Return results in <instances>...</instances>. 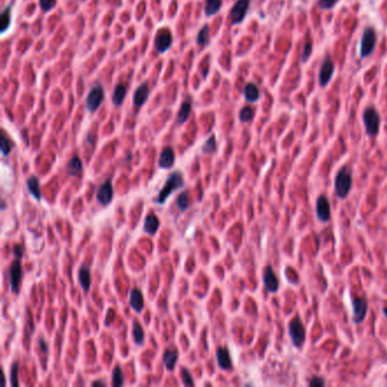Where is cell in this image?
<instances>
[{"instance_id":"cell-13","label":"cell","mask_w":387,"mask_h":387,"mask_svg":"<svg viewBox=\"0 0 387 387\" xmlns=\"http://www.w3.org/2000/svg\"><path fill=\"white\" fill-rule=\"evenodd\" d=\"M316 213L317 218L323 223H327L331 219V205L328 199L325 195H319L316 202Z\"/></svg>"},{"instance_id":"cell-32","label":"cell","mask_w":387,"mask_h":387,"mask_svg":"<svg viewBox=\"0 0 387 387\" xmlns=\"http://www.w3.org/2000/svg\"><path fill=\"white\" fill-rule=\"evenodd\" d=\"M10 24V6H7L0 16V28L1 32H5Z\"/></svg>"},{"instance_id":"cell-29","label":"cell","mask_w":387,"mask_h":387,"mask_svg":"<svg viewBox=\"0 0 387 387\" xmlns=\"http://www.w3.org/2000/svg\"><path fill=\"white\" fill-rule=\"evenodd\" d=\"M176 206L179 208L180 211H186L190 207V197L187 191H183L176 199Z\"/></svg>"},{"instance_id":"cell-22","label":"cell","mask_w":387,"mask_h":387,"mask_svg":"<svg viewBox=\"0 0 387 387\" xmlns=\"http://www.w3.org/2000/svg\"><path fill=\"white\" fill-rule=\"evenodd\" d=\"M243 95L245 100L249 101V103H256L260 98V91L255 83H248V84L244 86Z\"/></svg>"},{"instance_id":"cell-30","label":"cell","mask_w":387,"mask_h":387,"mask_svg":"<svg viewBox=\"0 0 387 387\" xmlns=\"http://www.w3.org/2000/svg\"><path fill=\"white\" fill-rule=\"evenodd\" d=\"M253 117H255V109L250 106H245L240 110L238 114V118L242 123H249L251 122Z\"/></svg>"},{"instance_id":"cell-26","label":"cell","mask_w":387,"mask_h":387,"mask_svg":"<svg viewBox=\"0 0 387 387\" xmlns=\"http://www.w3.org/2000/svg\"><path fill=\"white\" fill-rule=\"evenodd\" d=\"M191 109H192V106H191L190 103H182L179 113H177V117H176V124L177 125L184 124V123L189 119V116L191 114Z\"/></svg>"},{"instance_id":"cell-10","label":"cell","mask_w":387,"mask_h":387,"mask_svg":"<svg viewBox=\"0 0 387 387\" xmlns=\"http://www.w3.org/2000/svg\"><path fill=\"white\" fill-rule=\"evenodd\" d=\"M173 42L172 33L168 28H161L157 33V37L155 39V50L159 53H164L171 48Z\"/></svg>"},{"instance_id":"cell-20","label":"cell","mask_w":387,"mask_h":387,"mask_svg":"<svg viewBox=\"0 0 387 387\" xmlns=\"http://www.w3.org/2000/svg\"><path fill=\"white\" fill-rule=\"evenodd\" d=\"M78 283L81 285L84 292H88L91 286V273L89 267L81 266L78 270Z\"/></svg>"},{"instance_id":"cell-35","label":"cell","mask_w":387,"mask_h":387,"mask_svg":"<svg viewBox=\"0 0 387 387\" xmlns=\"http://www.w3.org/2000/svg\"><path fill=\"white\" fill-rule=\"evenodd\" d=\"M312 41H311V39H308L307 41L305 42V46H303V52H302V61L303 63H306V61H308L309 58L311 57V53H312Z\"/></svg>"},{"instance_id":"cell-43","label":"cell","mask_w":387,"mask_h":387,"mask_svg":"<svg viewBox=\"0 0 387 387\" xmlns=\"http://www.w3.org/2000/svg\"><path fill=\"white\" fill-rule=\"evenodd\" d=\"M39 344H40V346H41V348H42L43 352H47V344H46V342L43 341L42 338H40V339H39Z\"/></svg>"},{"instance_id":"cell-36","label":"cell","mask_w":387,"mask_h":387,"mask_svg":"<svg viewBox=\"0 0 387 387\" xmlns=\"http://www.w3.org/2000/svg\"><path fill=\"white\" fill-rule=\"evenodd\" d=\"M19 363H13L12 369H10V385L16 387L19 386Z\"/></svg>"},{"instance_id":"cell-11","label":"cell","mask_w":387,"mask_h":387,"mask_svg":"<svg viewBox=\"0 0 387 387\" xmlns=\"http://www.w3.org/2000/svg\"><path fill=\"white\" fill-rule=\"evenodd\" d=\"M353 310V321L356 324H360L366 319L368 311V301L364 298H357L352 300Z\"/></svg>"},{"instance_id":"cell-3","label":"cell","mask_w":387,"mask_h":387,"mask_svg":"<svg viewBox=\"0 0 387 387\" xmlns=\"http://www.w3.org/2000/svg\"><path fill=\"white\" fill-rule=\"evenodd\" d=\"M363 124L368 136L374 137L378 135L381 129V115L374 106H368L363 110Z\"/></svg>"},{"instance_id":"cell-9","label":"cell","mask_w":387,"mask_h":387,"mask_svg":"<svg viewBox=\"0 0 387 387\" xmlns=\"http://www.w3.org/2000/svg\"><path fill=\"white\" fill-rule=\"evenodd\" d=\"M23 278V268L20 258H15L9 268V284L13 293L20 292V285Z\"/></svg>"},{"instance_id":"cell-8","label":"cell","mask_w":387,"mask_h":387,"mask_svg":"<svg viewBox=\"0 0 387 387\" xmlns=\"http://www.w3.org/2000/svg\"><path fill=\"white\" fill-rule=\"evenodd\" d=\"M335 73V64L334 60L332 59V57L327 55L325 57L323 63H321L319 75H318V81H319V85L321 88L328 85V83L331 82L333 75Z\"/></svg>"},{"instance_id":"cell-12","label":"cell","mask_w":387,"mask_h":387,"mask_svg":"<svg viewBox=\"0 0 387 387\" xmlns=\"http://www.w3.org/2000/svg\"><path fill=\"white\" fill-rule=\"evenodd\" d=\"M113 198H114L113 182H111V180L109 179L100 185L99 190H98L97 192V199L101 205L107 206L113 201Z\"/></svg>"},{"instance_id":"cell-1","label":"cell","mask_w":387,"mask_h":387,"mask_svg":"<svg viewBox=\"0 0 387 387\" xmlns=\"http://www.w3.org/2000/svg\"><path fill=\"white\" fill-rule=\"evenodd\" d=\"M353 184V176L352 171L348 166H343L339 169L335 177V193L339 199H345L348 197Z\"/></svg>"},{"instance_id":"cell-4","label":"cell","mask_w":387,"mask_h":387,"mask_svg":"<svg viewBox=\"0 0 387 387\" xmlns=\"http://www.w3.org/2000/svg\"><path fill=\"white\" fill-rule=\"evenodd\" d=\"M376 43H377V34L374 27L367 26L364 28L362 37L360 41V56L361 58L364 59L367 57L371 56L372 52H375Z\"/></svg>"},{"instance_id":"cell-15","label":"cell","mask_w":387,"mask_h":387,"mask_svg":"<svg viewBox=\"0 0 387 387\" xmlns=\"http://www.w3.org/2000/svg\"><path fill=\"white\" fill-rule=\"evenodd\" d=\"M216 359L220 369H223V370H230V369H232V358H231L230 351L227 348L220 346V348L217 349Z\"/></svg>"},{"instance_id":"cell-27","label":"cell","mask_w":387,"mask_h":387,"mask_svg":"<svg viewBox=\"0 0 387 387\" xmlns=\"http://www.w3.org/2000/svg\"><path fill=\"white\" fill-rule=\"evenodd\" d=\"M83 171V164L82 160L77 155H75L70 160L67 165V172L70 175H78L79 173Z\"/></svg>"},{"instance_id":"cell-16","label":"cell","mask_w":387,"mask_h":387,"mask_svg":"<svg viewBox=\"0 0 387 387\" xmlns=\"http://www.w3.org/2000/svg\"><path fill=\"white\" fill-rule=\"evenodd\" d=\"M148 97H149V86H148L147 83H142V84L137 86L134 91V95H133V103H134V106L137 108L142 107L143 104L147 103Z\"/></svg>"},{"instance_id":"cell-28","label":"cell","mask_w":387,"mask_h":387,"mask_svg":"<svg viewBox=\"0 0 387 387\" xmlns=\"http://www.w3.org/2000/svg\"><path fill=\"white\" fill-rule=\"evenodd\" d=\"M132 335L133 339H134V343L137 345H142L144 342V338H146V335H144V331L141 325L135 321L133 324V329H132Z\"/></svg>"},{"instance_id":"cell-7","label":"cell","mask_w":387,"mask_h":387,"mask_svg":"<svg viewBox=\"0 0 387 387\" xmlns=\"http://www.w3.org/2000/svg\"><path fill=\"white\" fill-rule=\"evenodd\" d=\"M251 0H237L230 12V20L233 25L240 24L247 16Z\"/></svg>"},{"instance_id":"cell-23","label":"cell","mask_w":387,"mask_h":387,"mask_svg":"<svg viewBox=\"0 0 387 387\" xmlns=\"http://www.w3.org/2000/svg\"><path fill=\"white\" fill-rule=\"evenodd\" d=\"M27 190L32 197L37 200H41V189H40V182L37 176H31L26 182Z\"/></svg>"},{"instance_id":"cell-17","label":"cell","mask_w":387,"mask_h":387,"mask_svg":"<svg viewBox=\"0 0 387 387\" xmlns=\"http://www.w3.org/2000/svg\"><path fill=\"white\" fill-rule=\"evenodd\" d=\"M175 162V153L171 147H166L161 151L160 157H159V167L164 169H169L173 167Z\"/></svg>"},{"instance_id":"cell-37","label":"cell","mask_w":387,"mask_h":387,"mask_svg":"<svg viewBox=\"0 0 387 387\" xmlns=\"http://www.w3.org/2000/svg\"><path fill=\"white\" fill-rule=\"evenodd\" d=\"M181 377H182L183 384L185 386H194L192 375H191V372L187 370L186 368H183L182 370H181Z\"/></svg>"},{"instance_id":"cell-33","label":"cell","mask_w":387,"mask_h":387,"mask_svg":"<svg viewBox=\"0 0 387 387\" xmlns=\"http://www.w3.org/2000/svg\"><path fill=\"white\" fill-rule=\"evenodd\" d=\"M113 385L121 387L124 385V378H123V371L119 364L114 368L113 370Z\"/></svg>"},{"instance_id":"cell-25","label":"cell","mask_w":387,"mask_h":387,"mask_svg":"<svg viewBox=\"0 0 387 387\" xmlns=\"http://www.w3.org/2000/svg\"><path fill=\"white\" fill-rule=\"evenodd\" d=\"M223 0H206L205 13L207 16H213L222 8Z\"/></svg>"},{"instance_id":"cell-19","label":"cell","mask_w":387,"mask_h":387,"mask_svg":"<svg viewBox=\"0 0 387 387\" xmlns=\"http://www.w3.org/2000/svg\"><path fill=\"white\" fill-rule=\"evenodd\" d=\"M177 359H179V353H177V351L174 349L166 350L164 356H162L164 364L168 371L174 370L177 363Z\"/></svg>"},{"instance_id":"cell-5","label":"cell","mask_w":387,"mask_h":387,"mask_svg":"<svg viewBox=\"0 0 387 387\" xmlns=\"http://www.w3.org/2000/svg\"><path fill=\"white\" fill-rule=\"evenodd\" d=\"M288 334L295 348H301L306 341V328L299 316H295L288 324Z\"/></svg>"},{"instance_id":"cell-40","label":"cell","mask_w":387,"mask_h":387,"mask_svg":"<svg viewBox=\"0 0 387 387\" xmlns=\"http://www.w3.org/2000/svg\"><path fill=\"white\" fill-rule=\"evenodd\" d=\"M57 0H40V7L43 12H50L56 6Z\"/></svg>"},{"instance_id":"cell-39","label":"cell","mask_w":387,"mask_h":387,"mask_svg":"<svg viewBox=\"0 0 387 387\" xmlns=\"http://www.w3.org/2000/svg\"><path fill=\"white\" fill-rule=\"evenodd\" d=\"M339 0H318V5L321 9L324 10H329L333 9L334 7L337 5Z\"/></svg>"},{"instance_id":"cell-34","label":"cell","mask_w":387,"mask_h":387,"mask_svg":"<svg viewBox=\"0 0 387 387\" xmlns=\"http://www.w3.org/2000/svg\"><path fill=\"white\" fill-rule=\"evenodd\" d=\"M217 150V144L215 136L211 135L209 139L206 141L204 146H202V153L204 154H212Z\"/></svg>"},{"instance_id":"cell-6","label":"cell","mask_w":387,"mask_h":387,"mask_svg":"<svg viewBox=\"0 0 387 387\" xmlns=\"http://www.w3.org/2000/svg\"><path fill=\"white\" fill-rule=\"evenodd\" d=\"M104 99V90L103 86L100 83H95L92 85V88L90 89V92L88 97H86V109L90 113H95V111L101 106L103 101Z\"/></svg>"},{"instance_id":"cell-24","label":"cell","mask_w":387,"mask_h":387,"mask_svg":"<svg viewBox=\"0 0 387 387\" xmlns=\"http://www.w3.org/2000/svg\"><path fill=\"white\" fill-rule=\"evenodd\" d=\"M126 92H128V88H126L125 84L116 85V88H115L113 92V97H111L114 106L116 107L122 106V103H124V99L126 97Z\"/></svg>"},{"instance_id":"cell-44","label":"cell","mask_w":387,"mask_h":387,"mask_svg":"<svg viewBox=\"0 0 387 387\" xmlns=\"http://www.w3.org/2000/svg\"><path fill=\"white\" fill-rule=\"evenodd\" d=\"M93 386H97V385H100V386H104L106 384H104V382H103V381H97V382H93V384H92Z\"/></svg>"},{"instance_id":"cell-2","label":"cell","mask_w":387,"mask_h":387,"mask_svg":"<svg viewBox=\"0 0 387 387\" xmlns=\"http://www.w3.org/2000/svg\"><path fill=\"white\" fill-rule=\"evenodd\" d=\"M183 185H184L183 175L181 174L180 172H173L172 174L168 176L164 187H162L160 192H159L155 202L159 205H162L169 198V195H171L173 192H175L176 190L181 189Z\"/></svg>"},{"instance_id":"cell-38","label":"cell","mask_w":387,"mask_h":387,"mask_svg":"<svg viewBox=\"0 0 387 387\" xmlns=\"http://www.w3.org/2000/svg\"><path fill=\"white\" fill-rule=\"evenodd\" d=\"M12 148H13L12 142L7 139L5 134H2V136H1V153H2L3 157H6V155H8L10 154Z\"/></svg>"},{"instance_id":"cell-45","label":"cell","mask_w":387,"mask_h":387,"mask_svg":"<svg viewBox=\"0 0 387 387\" xmlns=\"http://www.w3.org/2000/svg\"><path fill=\"white\" fill-rule=\"evenodd\" d=\"M383 313H384L385 317L387 318V306L386 305L384 306V308H383Z\"/></svg>"},{"instance_id":"cell-41","label":"cell","mask_w":387,"mask_h":387,"mask_svg":"<svg viewBox=\"0 0 387 387\" xmlns=\"http://www.w3.org/2000/svg\"><path fill=\"white\" fill-rule=\"evenodd\" d=\"M310 387H319V386H325V379L321 377H312L311 381L309 382Z\"/></svg>"},{"instance_id":"cell-18","label":"cell","mask_w":387,"mask_h":387,"mask_svg":"<svg viewBox=\"0 0 387 387\" xmlns=\"http://www.w3.org/2000/svg\"><path fill=\"white\" fill-rule=\"evenodd\" d=\"M129 306L131 308L136 311V312H141L144 308V298L142 292L139 288H134L132 290L131 294H129Z\"/></svg>"},{"instance_id":"cell-21","label":"cell","mask_w":387,"mask_h":387,"mask_svg":"<svg viewBox=\"0 0 387 387\" xmlns=\"http://www.w3.org/2000/svg\"><path fill=\"white\" fill-rule=\"evenodd\" d=\"M159 226H160V220L155 215H149L147 216L146 220H144V231L149 235H155L158 232Z\"/></svg>"},{"instance_id":"cell-14","label":"cell","mask_w":387,"mask_h":387,"mask_svg":"<svg viewBox=\"0 0 387 387\" xmlns=\"http://www.w3.org/2000/svg\"><path fill=\"white\" fill-rule=\"evenodd\" d=\"M263 285L269 293H276L280 287V282L271 266H267L263 271Z\"/></svg>"},{"instance_id":"cell-31","label":"cell","mask_w":387,"mask_h":387,"mask_svg":"<svg viewBox=\"0 0 387 387\" xmlns=\"http://www.w3.org/2000/svg\"><path fill=\"white\" fill-rule=\"evenodd\" d=\"M209 42V27L208 25H205L204 27L199 31L197 35V43L200 47H206Z\"/></svg>"},{"instance_id":"cell-42","label":"cell","mask_w":387,"mask_h":387,"mask_svg":"<svg viewBox=\"0 0 387 387\" xmlns=\"http://www.w3.org/2000/svg\"><path fill=\"white\" fill-rule=\"evenodd\" d=\"M14 255H15L16 258H20L22 259V257H23V249L20 244H16L15 247H14Z\"/></svg>"}]
</instances>
